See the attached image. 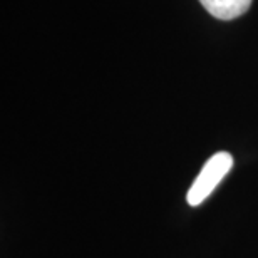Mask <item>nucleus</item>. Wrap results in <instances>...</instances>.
Here are the masks:
<instances>
[{
  "mask_svg": "<svg viewBox=\"0 0 258 258\" xmlns=\"http://www.w3.org/2000/svg\"><path fill=\"white\" fill-rule=\"evenodd\" d=\"M233 166V156L230 153H216L208 161L205 163L203 169L200 171L198 178L195 179L191 188L188 189L186 201L189 206H200L208 196L213 193V189L218 186V183L223 179Z\"/></svg>",
  "mask_w": 258,
  "mask_h": 258,
  "instance_id": "1",
  "label": "nucleus"
},
{
  "mask_svg": "<svg viewBox=\"0 0 258 258\" xmlns=\"http://www.w3.org/2000/svg\"><path fill=\"white\" fill-rule=\"evenodd\" d=\"M201 5L220 20H233L250 9L251 0H200Z\"/></svg>",
  "mask_w": 258,
  "mask_h": 258,
  "instance_id": "2",
  "label": "nucleus"
}]
</instances>
